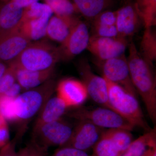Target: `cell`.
<instances>
[{
	"mask_svg": "<svg viewBox=\"0 0 156 156\" xmlns=\"http://www.w3.org/2000/svg\"><path fill=\"white\" fill-rule=\"evenodd\" d=\"M116 14L115 26L118 36L127 39L137 32L142 21L134 5L122 6L117 10Z\"/></svg>",
	"mask_w": 156,
	"mask_h": 156,
	"instance_id": "cell-13",
	"label": "cell"
},
{
	"mask_svg": "<svg viewBox=\"0 0 156 156\" xmlns=\"http://www.w3.org/2000/svg\"><path fill=\"white\" fill-rule=\"evenodd\" d=\"M51 156H90L87 152L69 147H61Z\"/></svg>",
	"mask_w": 156,
	"mask_h": 156,
	"instance_id": "cell-32",
	"label": "cell"
},
{
	"mask_svg": "<svg viewBox=\"0 0 156 156\" xmlns=\"http://www.w3.org/2000/svg\"><path fill=\"white\" fill-rule=\"evenodd\" d=\"M22 90L21 87L18 83L15 84L6 92L4 95L12 98H15L20 94V92Z\"/></svg>",
	"mask_w": 156,
	"mask_h": 156,
	"instance_id": "cell-36",
	"label": "cell"
},
{
	"mask_svg": "<svg viewBox=\"0 0 156 156\" xmlns=\"http://www.w3.org/2000/svg\"><path fill=\"white\" fill-rule=\"evenodd\" d=\"M103 129L88 121L80 120L73 129L68 141L62 147H69L87 152L93 148L100 138Z\"/></svg>",
	"mask_w": 156,
	"mask_h": 156,
	"instance_id": "cell-11",
	"label": "cell"
},
{
	"mask_svg": "<svg viewBox=\"0 0 156 156\" xmlns=\"http://www.w3.org/2000/svg\"><path fill=\"white\" fill-rule=\"evenodd\" d=\"M47 24L41 22L23 21L21 22L19 30L31 41H37L46 36Z\"/></svg>",
	"mask_w": 156,
	"mask_h": 156,
	"instance_id": "cell-25",
	"label": "cell"
},
{
	"mask_svg": "<svg viewBox=\"0 0 156 156\" xmlns=\"http://www.w3.org/2000/svg\"><path fill=\"white\" fill-rule=\"evenodd\" d=\"M9 142V131L7 120L0 113V148Z\"/></svg>",
	"mask_w": 156,
	"mask_h": 156,
	"instance_id": "cell-33",
	"label": "cell"
},
{
	"mask_svg": "<svg viewBox=\"0 0 156 156\" xmlns=\"http://www.w3.org/2000/svg\"><path fill=\"white\" fill-rule=\"evenodd\" d=\"M76 16L50 17L46 29V35L52 41L62 44L67 37L71 30L79 20Z\"/></svg>",
	"mask_w": 156,
	"mask_h": 156,
	"instance_id": "cell-16",
	"label": "cell"
},
{
	"mask_svg": "<svg viewBox=\"0 0 156 156\" xmlns=\"http://www.w3.org/2000/svg\"><path fill=\"white\" fill-rule=\"evenodd\" d=\"M144 28L156 24V0H136L134 4Z\"/></svg>",
	"mask_w": 156,
	"mask_h": 156,
	"instance_id": "cell-23",
	"label": "cell"
},
{
	"mask_svg": "<svg viewBox=\"0 0 156 156\" xmlns=\"http://www.w3.org/2000/svg\"><path fill=\"white\" fill-rule=\"evenodd\" d=\"M68 108L64 102L58 96L50 97L39 112L34 126L33 132L44 124L62 118Z\"/></svg>",
	"mask_w": 156,
	"mask_h": 156,
	"instance_id": "cell-17",
	"label": "cell"
},
{
	"mask_svg": "<svg viewBox=\"0 0 156 156\" xmlns=\"http://www.w3.org/2000/svg\"><path fill=\"white\" fill-rule=\"evenodd\" d=\"M78 70L87 89L88 96L101 106L111 109L108 103L107 85L105 79L94 73L89 62L86 60L80 62Z\"/></svg>",
	"mask_w": 156,
	"mask_h": 156,
	"instance_id": "cell-8",
	"label": "cell"
},
{
	"mask_svg": "<svg viewBox=\"0 0 156 156\" xmlns=\"http://www.w3.org/2000/svg\"><path fill=\"white\" fill-rule=\"evenodd\" d=\"M90 37L87 24L79 20L58 47L62 60H70L83 52L88 48Z\"/></svg>",
	"mask_w": 156,
	"mask_h": 156,
	"instance_id": "cell-10",
	"label": "cell"
},
{
	"mask_svg": "<svg viewBox=\"0 0 156 156\" xmlns=\"http://www.w3.org/2000/svg\"><path fill=\"white\" fill-rule=\"evenodd\" d=\"M57 96L68 108L79 107L88 97L86 87L82 81L72 78L62 80L56 87Z\"/></svg>",
	"mask_w": 156,
	"mask_h": 156,
	"instance_id": "cell-12",
	"label": "cell"
},
{
	"mask_svg": "<svg viewBox=\"0 0 156 156\" xmlns=\"http://www.w3.org/2000/svg\"><path fill=\"white\" fill-rule=\"evenodd\" d=\"M127 39L119 37H102L91 36L87 50L99 61H105L125 54L128 47Z\"/></svg>",
	"mask_w": 156,
	"mask_h": 156,
	"instance_id": "cell-9",
	"label": "cell"
},
{
	"mask_svg": "<svg viewBox=\"0 0 156 156\" xmlns=\"http://www.w3.org/2000/svg\"><path fill=\"white\" fill-rule=\"evenodd\" d=\"M17 141V140L15 138L12 141H9L1 147L0 156H16L17 152L15 150V146Z\"/></svg>",
	"mask_w": 156,
	"mask_h": 156,
	"instance_id": "cell-35",
	"label": "cell"
},
{
	"mask_svg": "<svg viewBox=\"0 0 156 156\" xmlns=\"http://www.w3.org/2000/svg\"><path fill=\"white\" fill-rule=\"evenodd\" d=\"M116 17V11L105 10L98 14L92 20V24L115 26Z\"/></svg>",
	"mask_w": 156,
	"mask_h": 156,
	"instance_id": "cell-30",
	"label": "cell"
},
{
	"mask_svg": "<svg viewBox=\"0 0 156 156\" xmlns=\"http://www.w3.org/2000/svg\"><path fill=\"white\" fill-rule=\"evenodd\" d=\"M29 145L20 149L19 151L17 152L16 156H26L28 153Z\"/></svg>",
	"mask_w": 156,
	"mask_h": 156,
	"instance_id": "cell-40",
	"label": "cell"
},
{
	"mask_svg": "<svg viewBox=\"0 0 156 156\" xmlns=\"http://www.w3.org/2000/svg\"><path fill=\"white\" fill-rule=\"evenodd\" d=\"M92 36L102 37H116L118 36L115 26L92 24Z\"/></svg>",
	"mask_w": 156,
	"mask_h": 156,
	"instance_id": "cell-31",
	"label": "cell"
},
{
	"mask_svg": "<svg viewBox=\"0 0 156 156\" xmlns=\"http://www.w3.org/2000/svg\"><path fill=\"white\" fill-rule=\"evenodd\" d=\"M104 132L111 140L121 154L127 149L133 140L131 131L127 129L112 128Z\"/></svg>",
	"mask_w": 156,
	"mask_h": 156,
	"instance_id": "cell-24",
	"label": "cell"
},
{
	"mask_svg": "<svg viewBox=\"0 0 156 156\" xmlns=\"http://www.w3.org/2000/svg\"><path fill=\"white\" fill-rule=\"evenodd\" d=\"M77 13L92 20L111 6L113 0H71Z\"/></svg>",
	"mask_w": 156,
	"mask_h": 156,
	"instance_id": "cell-19",
	"label": "cell"
},
{
	"mask_svg": "<svg viewBox=\"0 0 156 156\" xmlns=\"http://www.w3.org/2000/svg\"><path fill=\"white\" fill-rule=\"evenodd\" d=\"M127 57L132 83L141 96L150 119L156 122V79L153 65L140 55L134 42L129 44Z\"/></svg>",
	"mask_w": 156,
	"mask_h": 156,
	"instance_id": "cell-1",
	"label": "cell"
},
{
	"mask_svg": "<svg viewBox=\"0 0 156 156\" xmlns=\"http://www.w3.org/2000/svg\"><path fill=\"white\" fill-rule=\"evenodd\" d=\"M48 149L33 140L32 142L29 145L28 151L26 156H47Z\"/></svg>",
	"mask_w": 156,
	"mask_h": 156,
	"instance_id": "cell-34",
	"label": "cell"
},
{
	"mask_svg": "<svg viewBox=\"0 0 156 156\" xmlns=\"http://www.w3.org/2000/svg\"><path fill=\"white\" fill-rule=\"evenodd\" d=\"M16 82V68L8 64L5 73L0 79V96L4 95Z\"/></svg>",
	"mask_w": 156,
	"mask_h": 156,
	"instance_id": "cell-29",
	"label": "cell"
},
{
	"mask_svg": "<svg viewBox=\"0 0 156 156\" xmlns=\"http://www.w3.org/2000/svg\"><path fill=\"white\" fill-rule=\"evenodd\" d=\"M156 146V128L151 129L133 140L119 156H142L148 148Z\"/></svg>",
	"mask_w": 156,
	"mask_h": 156,
	"instance_id": "cell-20",
	"label": "cell"
},
{
	"mask_svg": "<svg viewBox=\"0 0 156 156\" xmlns=\"http://www.w3.org/2000/svg\"><path fill=\"white\" fill-rule=\"evenodd\" d=\"M139 51L141 56L153 65L156 59V34L153 27L145 28Z\"/></svg>",
	"mask_w": 156,
	"mask_h": 156,
	"instance_id": "cell-22",
	"label": "cell"
},
{
	"mask_svg": "<svg viewBox=\"0 0 156 156\" xmlns=\"http://www.w3.org/2000/svg\"><path fill=\"white\" fill-rule=\"evenodd\" d=\"M23 11L12 0L0 2V38L19 29Z\"/></svg>",
	"mask_w": 156,
	"mask_h": 156,
	"instance_id": "cell-15",
	"label": "cell"
},
{
	"mask_svg": "<svg viewBox=\"0 0 156 156\" xmlns=\"http://www.w3.org/2000/svg\"><path fill=\"white\" fill-rule=\"evenodd\" d=\"M105 79L107 85L108 103L111 108L134 127H139L146 131L151 130V129L144 119L137 98L119 85Z\"/></svg>",
	"mask_w": 156,
	"mask_h": 156,
	"instance_id": "cell-4",
	"label": "cell"
},
{
	"mask_svg": "<svg viewBox=\"0 0 156 156\" xmlns=\"http://www.w3.org/2000/svg\"><path fill=\"white\" fill-rule=\"evenodd\" d=\"M142 156H156V146L148 148Z\"/></svg>",
	"mask_w": 156,
	"mask_h": 156,
	"instance_id": "cell-38",
	"label": "cell"
},
{
	"mask_svg": "<svg viewBox=\"0 0 156 156\" xmlns=\"http://www.w3.org/2000/svg\"><path fill=\"white\" fill-rule=\"evenodd\" d=\"M103 131L100 138L93 147L92 156H119L120 152L112 141Z\"/></svg>",
	"mask_w": 156,
	"mask_h": 156,
	"instance_id": "cell-26",
	"label": "cell"
},
{
	"mask_svg": "<svg viewBox=\"0 0 156 156\" xmlns=\"http://www.w3.org/2000/svg\"><path fill=\"white\" fill-rule=\"evenodd\" d=\"M53 14L49 6L38 2L23 9L21 22L34 21L48 23Z\"/></svg>",
	"mask_w": 156,
	"mask_h": 156,
	"instance_id": "cell-21",
	"label": "cell"
},
{
	"mask_svg": "<svg viewBox=\"0 0 156 156\" xmlns=\"http://www.w3.org/2000/svg\"><path fill=\"white\" fill-rule=\"evenodd\" d=\"M10 1L11 0H0V2H7Z\"/></svg>",
	"mask_w": 156,
	"mask_h": 156,
	"instance_id": "cell-41",
	"label": "cell"
},
{
	"mask_svg": "<svg viewBox=\"0 0 156 156\" xmlns=\"http://www.w3.org/2000/svg\"><path fill=\"white\" fill-rule=\"evenodd\" d=\"M54 15L63 17L75 16L77 13L71 0H43Z\"/></svg>",
	"mask_w": 156,
	"mask_h": 156,
	"instance_id": "cell-27",
	"label": "cell"
},
{
	"mask_svg": "<svg viewBox=\"0 0 156 156\" xmlns=\"http://www.w3.org/2000/svg\"><path fill=\"white\" fill-rule=\"evenodd\" d=\"M14 99L5 95L0 96V113L7 121H16Z\"/></svg>",
	"mask_w": 156,
	"mask_h": 156,
	"instance_id": "cell-28",
	"label": "cell"
},
{
	"mask_svg": "<svg viewBox=\"0 0 156 156\" xmlns=\"http://www.w3.org/2000/svg\"><path fill=\"white\" fill-rule=\"evenodd\" d=\"M55 87V82L50 79L39 87L26 90L14 98L15 122L20 124L15 137L17 140L24 134L30 120L38 114L47 101L52 97Z\"/></svg>",
	"mask_w": 156,
	"mask_h": 156,
	"instance_id": "cell-2",
	"label": "cell"
},
{
	"mask_svg": "<svg viewBox=\"0 0 156 156\" xmlns=\"http://www.w3.org/2000/svg\"><path fill=\"white\" fill-rule=\"evenodd\" d=\"M17 6L24 9L34 3L38 2L39 0H12Z\"/></svg>",
	"mask_w": 156,
	"mask_h": 156,
	"instance_id": "cell-37",
	"label": "cell"
},
{
	"mask_svg": "<svg viewBox=\"0 0 156 156\" xmlns=\"http://www.w3.org/2000/svg\"><path fill=\"white\" fill-rule=\"evenodd\" d=\"M98 62L103 77L122 87L137 98L138 95L132 83L128 60L125 54L115 58Z\"/></svg>",
	"mask_w": 156,
	"mask_h": 156,
	"instance_id": "cell-6",
	"label": "cell"
},
{
	"mask_svg": "<svg viewBox=\"0 0 156 156\" xmlns=\"http://www.w3.org/2000/svg\"><path fill=\"white\" fill-rule=\"evenodd\" d=\"M8 67V63L0 61V79L4 75Z\"/></svg>",
	"mask_w": 156,
	"mask_h": 156,
	"instance_id": "cell-39",
	"label": "cell"
},
{
	"mask_svg": "<svg viewBox=\"0 0 156 156\" xmlns=\"http://www.w3.org/2000/svg\"><path fill=\"white\" fill-rule=\"evenodd\" d=\"M73 130L71 125L62 117L43 125L33 132V140L47 148L55 146L60 147L68 141Z\"/></svg>",
	"mask_w": 156,
	"mask_h": 156,
	"instance_id": "cell-7",
	"label": "cell"
},
{
	"mask_svg": "<svg viewBox=\"0 0 156 156\" xmlns=\"http://www.w3.org/2000/svg\"><path fill=\"white\" fill-rule=\"evenodd\" d=\"M54 70V67L40 71L16 69L17 82L25 91L33 89L51 79Z\"/></svg>",
	"mask_w": 156,
	"mask_h": 156,
	"instance_id": "cell-18",
	"label": "cell"
},
{
	"mask_svg": "<svg viewBox=\"0 0 156 156\" xmlns=\"http://www.w3.org/2000/svg\"><path fill=\"white\" fill-rule=\"evenodd\" d=\"M31 42L19 29L0 38V61H13Z\"/></svg>",
	"mask_w": 156,
	"mask_h": 156,
	"instance_id": "cell-14",
	"label": "cell"
},
{
	"mask_svg": "<svg viewBox=\"0 0 156 156\" xmlns=\"http://www.w3.org/2000/svg\"><path fill=\"white\" fill-rule=\"evenodd\" d=\"M62 60L58 47L45 40L31 42L11 65L16 69L32 71L44 70L55 67Z\"/></svg>",
	"mask_w": 156,
	"mask_h": 156,
	"instance_id": "cell-3",
	"label": "cell"
},
{
	"mask_svg": "<svg viewBox=\"0 0 156 156\" xmlns=\"http://www.w3.org/2000/svg\"><path fill=\"white\" fill-rule=\"evenodd\" d=\"M68 115L78 121H88L102 129L119 128L132 131L135 128L116 112L104 107L80 108L69 113Z\"/></svg>",
	"mask_w": 156,
	"mask_h": 156,
	"instance_id": "cell-5",
	"label": "cell"
}]
</instances>
